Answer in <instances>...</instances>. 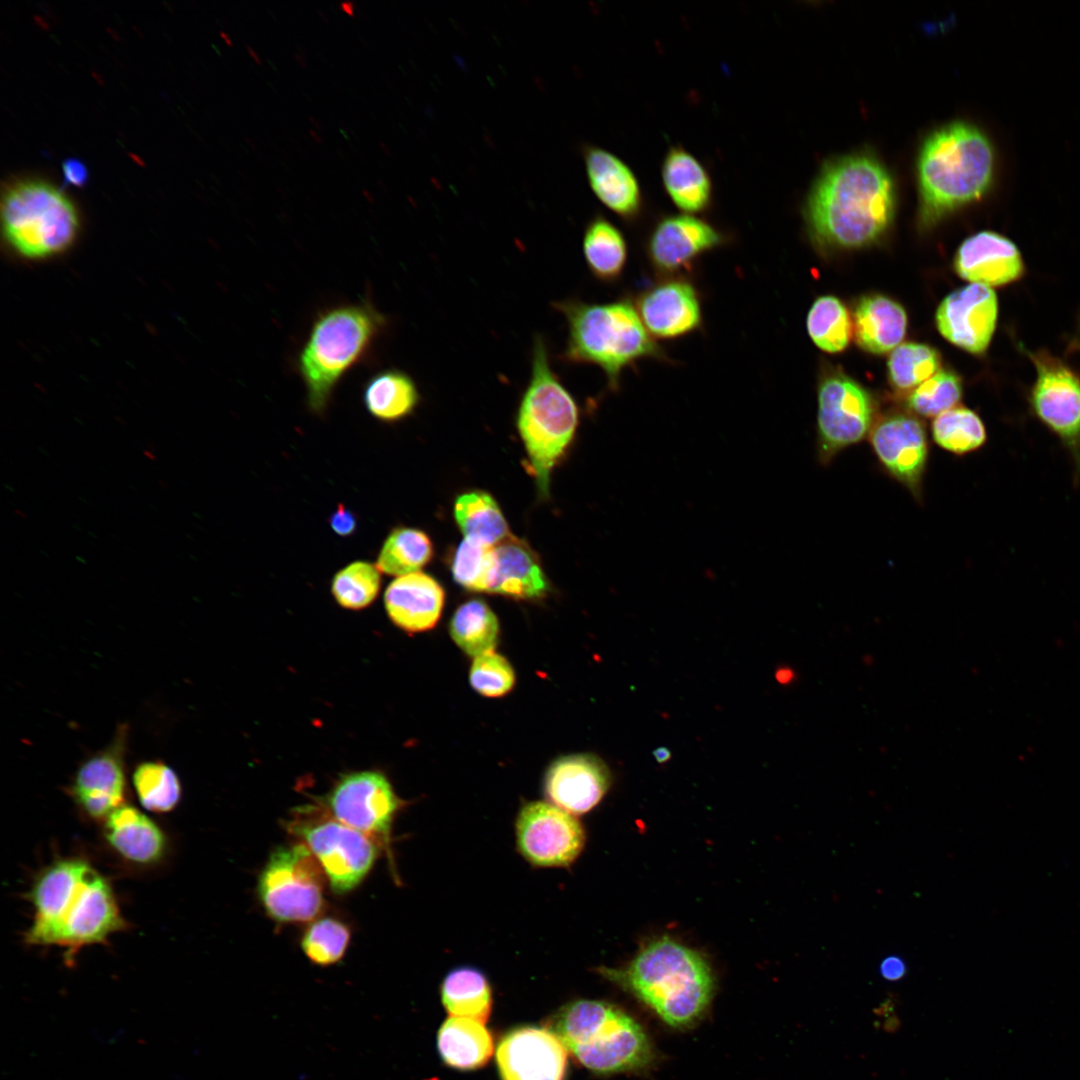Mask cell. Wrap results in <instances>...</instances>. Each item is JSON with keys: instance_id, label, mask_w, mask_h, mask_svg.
Wrapping results in <instances>:
<instances>
[{"instance_id": "cell-28", "label": "cell", "mask_w": 1080, "mask_h": 1080, "mask_svg": "<svg viewBox=\"0 0 1080 1080\" xmlns=\"http://www.w3.org/2000/svg\"><path fill=\"white\" fill-rule=\"evenodd\" d=\"M105 837L123 858L137 864L158 862L166 850V837L159 826L137 808L125 805L105 820Z\"/></svg>"}, {"instance_id": "cell-27", "label": "cell", "mask_w": 1080, "mask_h": 1080, "mask_svg": "<svg viewBox=\"0 0 1080 1080\" xmlns=\"http://www.w3.org/2000/svg\"><path fill=\"white\" fill-rule=\"evenodd\" d=\"M663 187L673 204L686 214L707 211L713 201V182L708 170L680 145L666 151L661 164Z\"/></svg>"}, {"instance_id": "cell-23", "label": "cell", "mask_w": 1080, "mask_h": 1080, "mask_svg": "<svg viewBox=\"0 0 1080 1080\" xmlns=\"http://www.w3.org/2000/svg\"><path fill=\"white\" fill-rule=\"evenodd\" d=\"M954 268L961 278L988 287L1010 284L1024 274V262L1017 246L991 231L967 238L956 252Z\"/></svg>"}, {"instance_id": "cell-7", "label": "cell", "mask_w": 1080, "mask_h": 1080, "mask_svg": "<svg viewBox=\"0 0 1080 1080\" xmlns=\"http://www.w3.org/2000/svg\"><path fill=\"white\" fill-rule=\"evenodd\" d=\"M579 423L574 397L552 369L542 336L534 339L529 383L516 424L529 470L542 497L549 495L550 474L571 444Z\"/></svg>"}, {"instance_id": "cell-17", "label": "cell", "mask_w": 1080, "mask_h": 1080, "mask_svg": "<svg viewBox=\"0 0 1080 1080\" xmlns=\"http://www.w3.org/2000/svg\"><path fill=\"white\" fill-rule=\"evenodd\" d=\"M868 437L883 469L920 501L929 456L921 421L903 413L888 415L874 423Z\"/></svg>"}, {"instance_id": "cell-30", "label": "cell", "mask_w": 1080, "mask_h": 1080, "mask_svg": "<svg viewBox=\"0 0 1080 1080\" xmlns=\"http://www.w3.org/2000/svg\"><path fill=\"white\" fill-rule=\"evenodd\" d=\"M437 1046L443 1061L459 1070L484 1066L493 1053V1039L482 1022L450 1017L441 1026Z\"/></svg>"}, {"instance_id": "cell-59", "label": "cell", "mask_w": 1080, "mask_h": 1080, "mask_svg": "<svg viewBox=\"0 0 1080 1080\" xmlns=\"http://www.w3.org/2000/svg\"><path fill=\"white\" fill-rule=\"evenodd\" d=\"M1078 339H1079V344H1080V327H1079V337H1078Z\"/></svg>"}, {"instance_id": "cell-55", "label": "cell", "mask_w": 1080, "mask_h": 1080, "mask_svg": "<svg viewBox=\"0 0 1080 1080\" xmlns=\"http://www.w3.org/2000/svg\"><path fill=\"white\" fill-rule=\"evenodd\" d=\"M317 12L326 22L329 21V17L322 9L317 8Z\"/></svg>"}, {"instance_id": "cell-9", "label": "cell", "mask_w": 1080, "mask_h": 1080, "mask_svg": "<svg viewBox=\"0 0 1080 1080\" xmlns=\"http://www.w3.org/2000/svg\"><path fill=\"white\" fill-rule=\"evenodd\" d=\"M3 233L21 256L39 260L58 255L74 242L79 219L72 202L54 186L25 180L10 186L1 204Z\"/></svg>"}, {"instance_id": "cell-13", "label": "cell", "mask_w": 1080, "mask_h": 1080, "mask_svg": "<svg viewBox=\"0 0 1080 1080\" xmlns=\"http://www.w3.org/2000/svg\"><path fill=\"white\" fill-rule=\"evenodd\" d=\"M875 406L870 393L845 375L828 376L818 388L817 458L823 465L869 436Z\"/></svg>"}, {"instance_id": "cell-2", "label": "cell", "mask_w": 1080, "mask_h": 1080, "mask_svg": "<svg viewBox=\"0 0 1080 1080\" xmlns=\"http://www.w3.org/2000/svg\"><path fill=\"white\" fill-rule=\"evenodd\" d=\"M34 920L26 941L79 948L106 942L125 927L109 882L88 862L57 861L35 880L29 894Z\"/></svg>"}, {"instance_id": "cell-41", "label": "cell", "mask_w": 1080, "mask_h": 1080, "mask_svg": "<svg viewBox=\"0 0 1080 1080\" xmlns=\"http://www.w3.org/2000/svg\"><path fill=\"white\" fill-rule=\"evenodd\" d=\"M381 587V572L376 564L353 561L335 573L331 593L336 602L349 610H361L377 598Z\"/></svg>"}, {"instance_id": "cell-40", "label": "cell", "mask_w": 1080, "mask_h": 1080, "mask_svg": "<svg viewBox=\"0 0 1080 1080\" xmlns=\"http://www.w3.org/2000/svg\"><path fill=\"white\" fill-rule=\"evenodd\" d=\"M133 784L141 805L152 812H169L181 798L178 776L160 761L139 764L133 774Z\"/></svg>"}, {"instance_id": "cell-20", "label": "cell", "mask_w": 1080, "mask_h": 1080, "mask_svg": "<svg viewBox=\"0 0 1080 1080\" xmlns=\"http://www.w3.org/2000/svg\"><path fill=\"white\" fill-rule=\"evenodd\" d=\"M567 1051L548 1028H515L498 1044L499 1074L502 1080H564Z\"/></svg>"}, {"instance_id": "cell-1", "label": "cell", "mask_w": 1080, "mask_h": 1080, "mask_svg": "<svg viewBox=\"0 0 1080 1080\" xmlns=\"http://www.w3.org/2000/svg\"><path fill=\"white\" fill-rule=\"evenodd\" d=\"M896 200L887 167L870 152H854L823 165L807 194L803 217L817 243L859 248L888 230Z\"/></svg>"}, {"instance_id": "cell-36", "label": "cell", "mask_w": 1080, "mask_h": 1080, "mask_svg": "<svg viewBox=\"0 0 1080 1080\" xmlns=\"http://www.w3.org/2000/svg\"><path fill=\"white\" fill-rule=\"evenodd\" d=\"M449 632L456 645L474 658L494 650L499 636V622L486 602L471 599L454 612Z\"/></svg>"}, {"instance_id": "cell-12", "label": "cell", "mask_w": 1080, "mask_h": 1080, "mask_svg": "<svg viewBox=\"0 0 1080 1080\" xmlns=\"http://www.w3.org/2000/svg\"><path fill=\"white\" fill-rule=\"evenodd\" d=\"M326 802L337 820L372 839L391 860L392 825L402 801L384 774L371 770L346 774Z\"/></svg>"}, {"instance_id": "cell-39", "label": "cell", "mask_w": 1080, "mask_h": 1080, "mask_svg": "<svg viewBox=\"0 0 1080 1080\" xmlns=\"http://www.w3.org/2000/svg\"><path fill=\"white\" fill-rule=\"evenodd\" d=\"M453 579L463 588L491 592L496 576V553L493 545L464 538L451 563Z\"/></svg>"}, {"instance_id": "cell-33", "label": "cell", "mask_w": 1080, "mask_h": 1080, "mask_svg": "<svg viewBox=\"0 0 1080 1080\" xmlns=\"http://www.w3.org/2000/svg\"><path fill=\"white\" fill-rule=\"evenodd\" d=\"M441 1000L449 1016L485 1023L492 1009V989L480 970L462 966L443 979Z\"/></svg>"}, {"instance_id": "cell-34", "label": "cell", "mask_w": 1080, "mask_h": 1080, "mask_svg": "<svg viewBox=\"0 0 1080 1080\" xmlns=\"http://www.w3.org/2000/svg\"><path fill=\"white\" fill-rule=\"evenodd\" d=\"M454 517L465 538L495 546L510 535L498 503L484 491L475 490L458 496Z\"/></svg>"}, {"instance_id": "cell-14", "label": "cell", "mask_w": 1080, "mask_h": 1080, "mask_svg": "<svg viewBox=\"0 0 1080 1080\" xmlns=\"http://www.w3.org/2000/svg\"><path fill=\"white\" fill-rule=\"evenodd\" d=\"M1023 351L1036 370L1029 398L1033 413L1060 439L1080 469V380L1051 353Z\"/></svg>"}, {"instance_id": "cell-19", "label": "cell", "mask_w": 1080, "mask_h": 1080, "mask_svg": "<svg viewBox=\"0 0 1080 1080\" xmlns=\"http://www.w3.org/2000/svg\"><path fill=\"white\" fill-rule=\"evenodd\" d=\"M998 318V300L988 286L971 283L956 289L936 312L939 332L961 349L982 354L989 346Z\"/></svg>"}, {"instance_id": "cell-50", "label": "cell", "mask_w": 1080, "mask_h": 1080, "mask_svg": "<svg viewBox=\"0 0 1080 1080\" xmlns=\"http://www.w3.org/2000/svg\"><path fill=\"white\" fill-rule=\"evenodd\" d=\"M339 7L347 14L351 16L355 15L356 6L353 1H342L340 2Z\"/></svg>"}, {"instance_id": "cell-32", "label": "cell", "mask_w": 1080, "mask_h": 1080, "mask_svg": "<svg viewBox=\"0 0 1080 1080\" xmlns=\"http://www.w3.org/2000/svg\"><path fill=\"white\" fill-rule=\"evenodd\" d=\"M583 255L594 278L610 284L618 281L628 261V244L622 231L597 214L587 223L583 235Z\"/></svg>"}, {"instance_id": "cell-44", "label": "cell", "mask_w": 1080, "mask_h": 1080, "mask_svg": "<svg viewBox=\"0 0 1080 1080\" xmlns=\"http://www.w3.org/2000/svg\"><path fill=\"white\" fill-rule=\"evenodd\" d=\"M962 397L960 378L953 372L941 370L913 389L907 407L922 417H937L959 403Z\"/></svg>"}, {"instance_id": "cell-24", "label": "cell", "mask_w": 1080, "mask_h": 1080, "mask_svg": "<svg viewBox=\"0 0 1080 1080\" xmlns=\"http://www.w3.org/2000/svg\"><path fill=\"white\" fill-rule=\"evenodd\" d=\"M589 185L599 201L627 223L635 222L644 209L639 181L618 156L598 146L582 148Z\"/></svg>"}, {"instance_id": "cell-10", "label": "cell", "mask_w": 1080, "mask_h": 1080, "mask_svg": "<svg viewBox=\"0 0 1080 1080\" xmlns=\"http://www.w3.org/2000/svg\"><path fill=\"white\" fill-rule=\"evenodd\" d=\"M287 824L289 832L318 860L331 889L337 894L353 890L364 880L381 849L372 839L343 824L320 805L297 808Z\"/></svg>"}, {"instance_id": "cell-35", "label": "cell", "mask_w": 1080, "mask_h": 1080, "mask_svg": "<svg viewBox=\"0 0 1080 1080\" xmlns=\"http://www.w3.org/2000/svg\"><path fill=\"white\" fill-rule=\"evenodd\" d=\"M433 554L432 541L424 531L399 526L386 536L375 564L381 573L399 577L420 571Z\"/></svg>"}, {"instance_id": "cell-15", "label": "cell", "mask_w": 1080, "mask_h": 1080, "mask_svg": "<svg viewBox=\"0 0 1080 1080\" xmlns=\"http://www.w3.org/2000/svg\"><path fill=\"white\" fill-rule=\"evenodd\" d=\"M516 845L531 865L568 867L580 855L585 832L578 819L544 801L526 803L515 822Z\"/></svg>"}, {"instance_id": "cell-5", "label": "cell", "mask_w": 1080, "mask_h": 1080, "mask_svg": "<svg viewBox=\"0 0 1080 1080\" xmlns=\"http://www.w3.org/2000/svg\"><path fill=\"white\" fill-rule=\"evenodd\" d=\"M599 972L677 1028L694 1024L713 992L712 974L704 958L668 937L647 944L625 967H603Z\"/></svg>"}, {"instance_id": "cell-51", "label": "cell", "mask_w": 1080, "mask_h": 1080, "mask_svg": "<svg viewBox=\"0 0 1080 1080\" xmlns=\"http://www.w3.org/2000/svg\"><path fill=\"white\" fill-rule=\"evenodd\" d=\"M654 755L658 762H664L670 758V752L666 748L657 749Z\"/></svg>"}, {"instance_id": "cell-57", "label": "cell", "mask_w": 1080, "mask_h": 1080, "mask_svg": "<svg viewBox=\"0 0 1080 1080\" xmlns=\"http://www.w3.org/2000/svg\"><path fill=\"white\" fill-rule=\"evenodd\" d=\"M246 140L248 141V143H249V144H250V145H251V146H252V147H253L254 149L256 148V146L254 145V143H253V142H252V141H251V140H250L249 138H248V139L246 138Z\"/></svg>"}, {"instance_id": "cell-8", "label": "cell", "mask_w": 1080, "mask_h": 1080, "mask_svg": "<svg viewBox=\"0 0 1080 1080\" xmlns=\"http://www.w3.org/2000/svg\"><path fill=\"white\" fill-rule=\"evenodd\" d=\"M551 1030L577 1061L597 1073L647 1066L652 1047L641 1026L621 1009L597 1000H578L549 1020Z\"/></svg>"}, {"instance_id": "cell-26", "label": "cell", "mask_w": 1080, "mask_h": 1080, "mask_svg": "<svg viewBox=\"0 0 1080 1080\" xmlns=\"http://www.w3.org/2000/svg\"><path fill=\"white\" fill-rule=\"evenodd\" d=\"M496 576L490 593L515 599H538L549 588L536 552L524 540L507 536L495 546Z\"/></svg>"}, {"instance_id": "cell-43", "label": "cell", "mask_w": 1080, "mask_h": 1080, "mask_svg": "<svg viewBox=\"0 0 1080 1080\" xmlns=\"http://www.w3.org/2000/svg\"><path fill=\"white\" fill-rule=\"evenodd\" d=\"M350 937V929L345 923L325 917L311 922L303 934L301 947L312 963L328 966L342 959Z\"/></svg>"}, {"instance_id": "cell-46", "label": "cell", "mask_w": 1080, "mask_h": 1080, "mask_svg": "<svg viewBox=\"0 0 1080 1080\" xmlns=\"http://www.w3.org/2000/svg\"><path fill=\"white\" fill-rule=\"evenodd\" d=\"M328 522L333 532L341 537L353 535L358 527L357 516L342 503L338 504Z\"/></svg>"}, {"instance_id": "cell-21", "label": "cell", "mask_w": 1080, "mask_h": 1080, "mask_svg": "<svg viewBox=\"0 0 1080 1080\" xmlns=\"http://www.w3.org/2000/svg\"><path fill=\"white\" fill-rule=\"evenodd\" d=\"M124 736L121 730L113 744L85 760L73 777L70 787L72 798L93 819L106 820L124 804Z\"/></svg>"}, {"instance_id": "cell-49", "label": "cell", "mask_w": 1080, "mask_h": 1080, "mask_svg": "<svg viewBox=\"0 0 1080 1080\" xmlns=\"http://www.w3.org/2000/svg\"><path fill=\"white\" fill-rule=\"evenodd\" d=\"M294 58L301 66H307L305 50L300 45H297V51L294 53Z\"/></svg>"}, {"instance_id": "cell-42", "label": "cell", "mask_w": 1080, "mask_h": 1080, "mask_svg": "<svg viewBox=\"0 0 1080 1080\" xmlns=\"http://www.w3.org/2000/svg\"><path fill=\"white\" fill-rule=\"evenodd\" d=\"M939 366L940 357L934 348L919 343H904L892 350L889 357V381L900 391L915 389L933 376Z\"/></svg>"}, {"instance_id": "cell-54", "label": "cell", "mask_w": 1080, "mask_h": 1080, "mask_svg": "<svg viewBox=\"0 0 1080 1080\" xmlns=\"http://www.w3.org/2000/svg\"><path fill=\"white\" fill-rule=\"evenodd\" d=\"M309 120L316 128L321 129L322 126H321L320 122L315 117L309 116Z\"/></svg>"}, {"instance_id": "cell-48", "label": "cell", "mask_w": 1080, "mask_h": 1080, "mask_svg": "<svg viewBox=\"0 0 1080 1080\" xmlns=\"http://www.w3.org/2000/svg\"><path fill=\"white\" fill-rule=\"evenodd\" d=\"M880 974L888 981H898L906 974V964L898 956L886 957L880 964Z\"/></svg>"}, {"instance_id": "cell-29", "label": "cell", "mask_w": 1080, "mask_h": 1080, "mask_svg": "<svg viewBox=\"0 0 1080 1080\" xmlns=\"http://www.w3.org/2000/svg\"><path fill=\"white\" fill-rule=\"evenodd\" d=\"M855 337L867 352L882 354L894 350L907 326L904 308L883 295L863 297L854 311Z\"/></svg>"}, {"instance_id": "cell-47", "label": "cell", "mask_w": 1080, "mask_h": 1080, "mask_svg": "<svg viewBox=\"0 0 1080 1080\" xmlns=\"http://www.w3.org/2000/svg\"><path fill=\"white\" fill-rule=\"evenodd\" d=\"M62 170L65 181L75 186H82L88 179L86 166L77 159H68L63 162Z\"/></svg>"}, {"instance_id": "cell-53", "label": "cell", "mask_w": 1080, "mask_h": 1080, "mask_svg": "<svg viewBox=\"0 0 1080 1080\" xmlns=\"http://www.w3.org/2000/svg\"><path fill=\"white\" fill-rule=\"evenodd\" d=\"M308 132L316 142H322L321 136L314 129H309Z\"/></svg>"}, {"instance_id": "cell-18", "label": "cell", "mask_w": 1080, "mask_h": 1080, "mask_svg": "<svg viewBox=\"0 0 1080 1080\" xmlns=\"http://www.w3.org/2000/svg\"><path fill=\"white\" fill-rule=\"evenodd\" d=\"M637 313L655 340H675L703 325L702 296L686 276L664 277L641 290L633 300Z\"/></svg>"}, {"instance_id": "cell-25", "label": "cell", "mask_w": 1080, "mask_h": 1080, "mask_svg": "<svg viewBox=\"0 0 1080 1080\" xmlns=\"http://www.w3.org/2000/svg\"><path fill=\"white\" fill-rule=\"evenodd\" d=\"M444 602L445 591L441 584L421 571L395 578L384 593L388 617L409 633L432 629L441 617Z\"/></svg>"}, {"instance_id": "cell-56", "label": "cell", "mask_w": 1080, "mask_h": 1080, "mask_svg": "<svg viewBox=\"0 0 1080 1080\" xmlns=\"http://www.w3.org/2000/svg\"><path fill=\"white\" fill-rule=\"evenodd\" d=\"M363 194H364V195H365V196H366V197H367V198H368L369 200H372V196H371V194L369 193V191H368V190H366V189H363Z\"/></svg>"}, {"instance_id": "cell-11", "label": "cell", "mask_w": 1080, "mask_h": 1080, "mask_svg": "<svg viewBox=\"0 0 1080 1080\" xmlns=\"http://www.w3.org/2000/svg\"><path fill=\"white\" fill-rule=\"evenodd\" d=\"M326 875L308 847L298 842L277 848L257 884L259 899L279 922L311 921L323 907Z\"/></svg>"}, {"instance_id": "cell-3", "label": "cell", "mask_w": 1080, "mask_h": 1080, "mask_svg": "<svg viewBox=\"0 0 1080 1080\" xmlns=\"http://www.w3.org/2000/svg\"><path fill=\"white\" fill-rule=\"evenodd\" d=\"M916 169L920 218L924 224H932L989 191L995 154L982 130L954 121L925 138Z\"/></svg>"}, {"instance_id": "cell-45", "label": "cell", "mask_w": 1080, "mask_h": 1080, "mask_svg": "<svg viewBox=\"0 0 1080 1080\" xmlns=\"http://www.w3.org/2000/svg\"><path fill=\"white\" fill-rule=\"evenodd\" d=\"M469 680L482 696L501 697L513 688L515 673L509 661L493 650L473 658Z\"/></svg>"}, {"instance_id": "cell-52", "label": "cell", "mask_w": 1080, "mask_h": 1080, "mask_svg": "<svg viewBox=\"0 0 1080 1080\" xmlns=\"http://www.w3.org/2000/svg\"><path fill=\"white\" fill-rule=\"evenodd\" d=\"M246 49L251 57L259 64L262 63L259 53L250 45H246Z\"/></svg>"}, {"instance_id": "cell-38", "label": "cell", "mask_w": 1080, "mask_h": 1080, "mask_svg": "<svg viewBox=\"0 0 1080 1080\" xmlns=\"http://www.w3.org/2000/svg\"><path fill=\"white\" fill-rule=\"evenodd\" d=\"M806 323L810 338L823 351L840 352L850 342V316L836 297L822 296L816 299L808 312Z\"/></svg>"}, {"instance_id": "cell-22", "label": "cell", "mask_w": 1080, "mask_h": 1080, "mask_svg": "<svg viewBox=\"0 0 1080 1080\" xmlns=\"http://www.w3.org/2000/svg\"><path fill=\"white\" fill-rule=\"evenodd\" d=\"M611 782L606 764L592 754H573L555 760L544 777L547 800L576 816L592 810Z\"/></svg>"}, {"instance_id": "cell-31", "label": "cell", "mask_w": 1080, "mask_h": 1080, "mask_svg": "<svg viewBox=\"0 0 1080 1080\" xmlns=\"http://www.w3.org/2000/svg\"><path fill=\"white\" fill-rule=\"evenodd\" d=\"M363 402L372 417L393 423L414 412L420 402V393L408 373L390 368L368 380L363 391Z\"/></svg>"}, {"instance_id": "cell-16", "label": "cell", "mask_w": 1080, "mask_h": 1080, "mask_svg": "<svg viewBox=\"0 0 1080 1080\" xmlns=\"http://www.w3.org/2000/svg\"><path fill=\"white\" fill-rule=\"evenodd\" d=\"M726 233L692 214H668L653 224L644 244L653 272L661 277L685 276L706 254L727 244Z\"/></svg>"}, {"instance_id": "cell-4", "label": "cell", "mask_w": 1080, "mask_h": 1080, "mask_svg": "<svg viewBox=\"0 0 1080 1080\" xmlns=\"http://www.w3.org/2000/svg\"><path fill=\"white\" fill-rule=\"evenodd\" d=\"M567 323L568 337L560 359L602 370L608 388L618 391L623 372L642 360L670 362L664 349L642 323L632 299L589 303L567 298L553 303Z\"/></svg>"}, {"instance_id": "cell-58", "label": "cell", "mask_w": 1080, "mask_h": 1080, "mask_svg": "<svg viewBox=\"0 0 1080 1080\" xmlns=\"http://www.w3.org/2000/svg\"><path fill=\"white\" fill-rule=\"evenodd\" d=\"M380 146H381L382 149H384L386 152H388V149L386 148L384 143L380 142Z\"/></svg>"}, {"instance_id": "cell-6", "label": "cell", "mask_w": 1080, "mask_h": 1080, "mask_svg": "<svg viewBox=\"0 0 1080 1080\" xmlns=\"http://www.w3.org/2000/svg\"><path fill=\"white\" fill-rule=\"evenodd\" d=\"M385 325L384 315L368 301L317 315L296 362L312 413H325L341 378L367 355Z\"/></svg>"}, {"instance_id": "cell-37", "label": "cell", "mask_w": 1080, "mask_h": 1080, "mask_svg": "<svg viewBox=\"0 0 1080 1080\" xmlns=\"http://www.w3.org/2000/svg\"><path fill=\"white\" fill-rule=\"evenodd\" d=\"M931 434L939 447L956 455L978 450L987 439L982 419L966 407H954L935 417Z\"/></svg>"}]
</instances>
